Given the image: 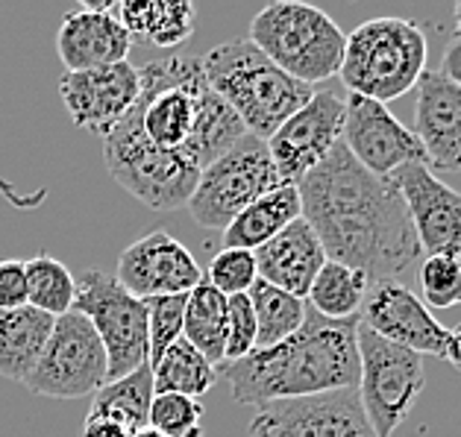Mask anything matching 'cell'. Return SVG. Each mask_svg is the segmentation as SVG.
<instances>
[{"label": "cell", "instance_id": "1", "mask_svg": "<svg viewBox=\"0 0 461 437\" xmlns=\"http://www.w3.org/2000/svg\"><path fill=\"white\" fill-rule=\"evenodd\" d=\"M297 192L303 220L318 235L326 259L356 267L370 282H400L423 259L397 188L367 174L341 141L300 179Z\"/></svg>", "mask_w": 461, "mask_h": 437}, {"label": "cell", "instance_id": "2", "mask_svg": "<svg viewBox=\"0 0 461 437\" xmlns=\"http://www.w3.org/2000/svg\"><path fill=\"white\" fill-rule=\"evenodd\" d=\"M358 317L326 320L306 308L303 326L283 343L253 350L241 361L221 364L218 376L230 382L239 406H267L350 390L358 385Z\"/></svg>", "mask_w": 461, "mask_h": 437}, {"label": "cell", "instance_id": "3", "mask_svg": "<svg viewBox=\"0 0 461 437\" xmlns=\"http://www.w3.org/2000/svg\"><path fill=\"white\" fill-rule=\"evenodd\" d=\"M203 59L209 88L227 103L250 136L267 141L314 94L312 85L291 80L250 39L212 48Z\"/></svg>", "mask_w": 461, "mask_h": 437}, {"label": "cell", "instance_id": "4", "mask_svg": "<svg viewBox=\"0 0 461 437\" xmlns=\"http://www.w3.org/2000/svg\"><path fill=\"white\" fill-rule=\"evenodd\" d=\"M426 59L429 41L418 21L370 18L347 36L339 76L350 94L388 106L420 83Z\"/></svg>", "mask_w": 461, "mask_h": 437}, {"label": "cell", "instance_id": "5", "mask_svg": "<svg viewBox=\"0 0 461 437\" xmlns=\"http://www.w3.org/2000/svg\"><path fill=\"white\" fill-rule=\"evenodd\" d=\"M250 41L303 85L332 80L344 59V30L318 6L279 0L250 21Z\"/></svg>", "mask_w": 461, "mask_h": 437}, {"label": "cell", "instance_id": "6", "mask_svg": "<svg viewBox=\"0 0 461 437\" xmlns=\"http://www.w3.org/2000/svg\"><path fill=\"white\" fill-rule=\"evenodd\" d=\"M104 162L123 192L156 211L185 206L200 176L183 153L165 150L144 136L139 100L104 136Z\"/></svg>", "mask_w": 461, "mask_h": 437}, {"label": "cell", "instance_id": "7", "mask_svg": "<svg viewBox=\"0 0 461 437\" xmlns=\"http://www.w3.org/2000/svg\"><path fill=\"white\" fill-rule=\"evenodd\" d=\"M358 402L376 437L400 429L426 388L423 355L379 338L358 323Z\"/></svg>", "mask_w": 461, "mask_h": 437}, {"label": "cell", "instance_id": "8", "mask_svg": "<svg viewBox=\"0 0 461 437\" xmlns=\"http://www.w3.org/2000/svg\"><path fill=\"white\" fill-rule=\"evenodd\" d=\"M283 185L267 144L256 136H247L223 153L197 176L194 192L188 197V215L203 229H227L247 206L258 197Z\"/></svg>", "mask_w": 461, "mask_h": 437}, {"label": "cell", "instance_id": "9", "mask_svg": "<svg viewBox=\"0 0 461 437\" xmlns=\"http://www.w3.org/2000/svg\"><path fill=\"white\" fill-rule=\"evenodd\" d=\"M95 326L106 350L109 382L130 376L148 364V306L144 299L127 294L115 276L104 271H86L77 279L74 308Z\"/></svg>", "mask_w": 461, "mask_h": 437}, {"label": "cell", "instance_id": "10", "mask_svg": "<svg viewBox=\"0 0 461 437\" xmlns=\"http://www.w3.org/2000/svg\"><path fill=\"white\" fill-rule=\"evenodd\" d=\"M106 382V350L92 323L77 311L56 317L36 367L24 379V388L48 399H83L95 397Z\"/></svg>", "mask_w": 461, "mask_h": 437}, {"label": "cell", "instance_id": "11", "mask_svg": "<svg viewBox=\"0 0 461 437\" xmlns=\"http://www.w3.org/2000/svg\"><path fill=\"white\" fill-rule=\"evenodd\" d=\"M250 437H376L358 402V390L279 399L258 406L250 425Z\"/></svg>", "mask_w": 461, "mask_h": 437}, {"label": "cell", "instance_id": "12", "mask_svg": "<svg viewBox=\"0 0 461 437\" xmlns=\"http://www.w3.org/2000/svg\"><path fill=\"white\" fill-rule=\"evenodd\" d=\"M344 132V97L330 88H321L309 97L306 106H300L271 138H267V153H271L274 167L283 183L297 185L309 171H314Z\"/></svg>", "mask_w": 461, "mask_h": 437}, {"label": "cell", "instance_id": "13", "mask_svg": "<svg viewBox=\"0 0 461 437\" xmlns=\"http://www.w3.org/2000/svg\"><path fill=\"white\" fill-rule=\"evenodd\" d=\"M358 323L391 343L447 361L449 329L438 323V317L406 282H397V279L370 282L362 311H358Z\"/></svg>", "mask_w": 461, "mask_h": 437}, {"label": "cell", "instance_id": "14", "mask_svg": "<svg viewBox=\"0 0 461 437\" xmlns=\"http://www.w3.org/2000/svg\"><path fill=\"white\" fill-rule=\"evenodd\" d=\"M341 144L367 174L388 179L402 165L426 162L418 136L376 100L350 94L344 100Z\"/></svg>", "mask_w": 461, "mask_h": 437}, {"label": "cell", "instance_id": "15", "mask_svg": "<svg viewBox=\"0 0 461 437\" xmlns=\"http://www.w3.org/2000/svg\"><path fill=\"white\" fill-rule=\"evenodd\" d=\"M115 282L136 299L188 294L203 282L197 259L171 232L153 229L121 253Z\"/></svg>", "mask_w": 461, "mask_h": 437}, {"label": "cell", "instance_id": "16", "mask_svg": "<svg viewBox=\"0 0 461 437\" xmlns=\"http://www.w3.org/2000/svg\"><path fill=\"white\" fill-rule=\"evenodd\" d=\"M409 211L423 255L461 253V194L438 179L426 162L402 165L388 176Z\"/></svg>", "mask_w": 461, "mask_h": 437}, {"label": "cell", "instance_id": "17", "mask_svg": "<svg viewBox=\"0 0 461 437\" xmlns=\"http://www.w3.org/2000/svg\"><path fill=\"white\" fill-rule=\"evenodd\" d=\"M59 94L74 127L106 136L136 106L139 68H132L130 62H118L95 71H65Z\"/></svg>", "mask_w": 461, "mask_h": 437}, {"label": "cell", "instance_id": "18", "mask_svg": "<svg viewBox=\"0 0 461 437\" xmlns=\"http://www.w3.org/2000/svg\"><path fill=\"white\" fill-rule=\"evenodd\" d=\"M414 100V136H418L429 171H461V85L441 71L426 68Z\"/></svg>", "mask_w": 461, "mask_h": 437}, {"label": "cell", "instance_id": "19", "mask_svg": "<svg viewBox=\"0 0 461 437\" xmlns=\"http://www.w3.org/2000/svg\"><path fill=\"white\" fill-rule=\"evenodd\" d=\"M253 259L262 282L285 290L291 297L306 299L314 276L326 262V253L314 229L303 218H297L267 244L253 250Z\"/></svg>", "mask_w": 461, "mask_h": 437}, {"label": "cell", "instance_id": "20", "mask_svg": "<svg viewBox=\"0 0 461 437\" xmlns=\"http://www.w3.org/2000/svg\"><path fill=\"white\" fill-rule=\"evenodd\" d=\"M130 48L132 36L112 18V13H92L86 6L65 15L56 36V53L65 71H95L127 62Z\"/></svg>", "mask_w": 461, "mask_h": 437}, {"label": "cell", "instance_id": "21", "mask_svg": "<svg viewBox=\"0 0 461 437\" xmlns=\"http://www.w3.org/2000/svg\"><path fill=\"white\" fill-rule=\"evenodd\" d=\"M303 218L300 209V192L297 185H276L247 206L239 218H235L227 229H223V250H247L253 253L262 244H267L274 235L283 232L288 223Z\"/></svg>", "mask_w": 461, "mask_h": 437}, {"label": "cell", "instance_id": "22", "mask_svg": "<svg viewBox=\"0 0 461 437\" xmlns=\"http://www.w3.org/2000/svg\"><path fill=\"white\" fill-rule=\"evenodd\" d=\"M244 136H247V129L239 120V115L206 85L203 92L197 94L194 123H191V132L179 153H183V159L188 165L203 171V167H209L215 159H221L223 153H230Z\"/></svg>", "mask_w": 461, "mask_h": 437}, {"label": "cell", "instance_id": "23", "mask_svg": "<svg viewBox=\"0 0 461 437\" xmlns=\"http://www.w3.org/2000/svg\"><path fill=\"white\" fill-rule=\"evenodd\" d=\"M53 320L32 306L0 311V376L24 382L50 338Z\"/></svg>", "mask_w": 461, "mask_h": 437}, {"label": "cell", "instance_id": "24", "mask_svg": "<svg viewBox=\"0 0 461 437\" xmlns=\"http://www.w3.org/2000/svg\"><path fill=\"white\" fill-rule=\"evenodd\" d=\"M112 18L130 32L156 48H176L185 39H191L197 21L194 4L185 0H159V4H115Z\"/></svg>", "mask_w": 461, "mask_h": 437}, {"label": "cell", "instance_id": "25", "mask_svg": "<svg viewBox=\"0 0 461 437\" xmlns=\"http://www.w3.org/2000/svg\"><path fill=\"white\" fill-rule=\"evenodd\" d=\"M153 397V370L150 364H141L130 376L115 379V382H106L100 388L92 397L88 417H106L132 434L148 425Z\"/></svg>", "mask_w": 461, "mask_h": 437}, {"label": "cell", "instance_id": "26", "mask_svg": "<svg viewBox=\"0 0 461 437\" xmlns=\"http://www.w3.org/2000/svg\"><path fill=\"white\" fill-rule=\"evenodd\" d=\"M183 338L206 358L212 367L223 364V341H227V297L212 288L206 279L185 297Z\"/></svg>", "mask_w": 461, "mask_h": 437}, {"label": "cell", "instance_id": "27", "mask_svg": "<svg viewBox=\"0 0 461 437\" xmlns=\"http://www.w3.org/2000/svg\"><path fill=\"white\" fill-rule=\"evenodd\" d=\"M370 279L341 262L326 259L306 294V306L326 320H350L362 311Z\"/></svg>", "mask_w": 461, "mask_h": 437}, {"label": "cell", "instance_id": "28", "mask_svg": "<svg viewBox=\"0 0 461 437\" xmlns=\"http://www.w3.org/2000/svg\"><path fill=\"white\" fill-rule=\"evenodd\" d=\"M153 370V394H179L188 399L206 397L218 382V370L185 338H179L162 352Z\"/></svg>", "mask_w": 461, "mask_h": 437}, {"label": "cell", "instance_id": "29", "mask_svg": "<svg viewBox=\"0 0 461 437\" xmlns=\"http://www.w3.org/2000/svg\"><path fill=\"white\" fill-rule=\"evenodd\" d=\"M256 315V350H267V346L283 343L291 338L306 320V299L291 297L285 290L256 279L253 288L247 290Z\"/></svg>", "mask_w": 461, "mask_h": 437}, {"label": "cell", "instance_id": "30", "mask_svg": "<svg viewBox=\"0 0 461 437\" xmlns=\"http://www.w3.org/2000/svg\"><path fill=\"white\" fill-rule=\"evenodd\" d=\"M27 273V306L44 311L50 317H62L74 308L77 279L59 259L39 253L24 262Z\"/></svg>", "mask_w": 461, "mask_h": 437}, {"label": "cell", "instance_id": "31", "mask_svg": "<svg viewBox=\"0 0 461 437\" xmlns=\"http://www.w3.org/2000/svg\"><path fill=\"white\" fill-rule=\"evenodd\" d=\"M420 302L426 308H456L461 306V253L423 255L418 267Z\"/></svg>", "mask_w": 461, "mask_h": 437}, {"label": "cell", "instance_id": "32", "mask_svg": "<svg viewBox=\"0 0 461 437\" xmlns=\"http://www.w3.org/2000/svg\"><path fill=\"white\" fill-rule=\"evenodd\" d=\"M185 297L188 294L144 299V306H148V350H150L148 364H156L167 346L183 338Z\"/></svg>", "mask_w": 461, "mask_h": 437}, {"label": "cell", "instance_id": "33", "mask_svg": "<svg viewBox=\"0 0 461 437\" xmlns=\"http://www.w3.org/2000/svg\"><path fill=\"white\" fill-rule=\"evenodd\" d=\"M203 408L197 399L179 394H156L150 402L148 425L165 437H203Z\"/></svg>", "mask_w": 461, "mask_h": 437}, {"label": "cell", "instance_id": "34", "mask_svg": "<svg viewBox=\"0 0 461 437\" xmlns=\"http://www.w3.org/2000/svg\"><path fill=\"white\" fill-rule=\"evenodd\" d=\"M256 279V259L247 250H221L209 264V285L223 297L247 294Z\"/></svg>", "mask_w": 461, "mask_h": 437}, {"label": "cell", "instance_id": "35", "mask_svg": "<svg viewBox=\"0 0 461 437\" xmlns=\"http://www.w3.org/2000/svg\"><path fill=\"white\" fill-rule=\"evenodd\" d=\"M256 350V315L250 297H227V341H223V364L241 361Z\"/></svg>", "mask_w": 461, "mask_h": 437}, {"label": "cell", "instance_id": "36", "mask_svg": "<svg viewBox=\"0 0 461 437\" xmlns=\"http://www.w3.org/2000/svg\"><path fill=\"white\" fill-rule=\"evenodd\" d=\"M27 306V273L24 262L4 259L0 262V311Z\"/></svg>", "mask_w": 461, "mask_h": 437}, {"label": "cell", "instance_id": "37", "mask_svg": "<svg viewBox=\"0 0 461 437\" xmlns=\"http://www.w3.org/2000/svg\"><path fill=\"white\" fill-rule=\"evenodd\" d=\"M438 71H441L449 83L461 85V39H453L447 44V50L441 56V68Z\"/></svg>", "mask_w": 461, "mask_h": 437}, {"label": "cell", "instance_id": "38", "mask_svg": "<svg viewBox=\"0 0 461 437\" xmlns=\"http://www.w3.org/2000/svg\"><path fill=\"white\" fill-rule=\"evenodd\" d=\"M83 437H132V434L123 429V425L112 423L106 417H86Z\"/></svg>", "mask_w": 461, "mask_h": 437}, {"label": "cell", "instance_id": "39", "mask_svg": "<svg viewBox=\"0 0 461 437\" xmlns=\"http://www.w3.org/2000/svg\"><path fill=\"white\" fill-rule=\"evenodd\" d=\"M447 361L453 364L456 370H461V323L449 329V338H447Z\"/></svg>", "mask_w": 461, "mask_h": 437}, {"label": "cell", "instance_id": "40", "mask_svg": "<svg viewBox=\"0 0 461 437\" xmlns=\"http://www.w3.org/2000/svg\"><path fill=\"white\" fill-rule=\"evenodd\" d=\"M132 437H165V434H162V432H156L153 425H144V429L132 432Z\"/></svg>", "mask_w": 461, "mask_h": 437}, {"label": "cell", "instance_id": "41", "mask_svg": "<svg viewBox=\"0 0 461 437\" xmlns=\"http://www.w3.org/2000/svg\"><path fill=\"white\" fill-rule=\"evenodd\" d=\"M453 21H456V39H461V0L453 6Z\"/></svg>", "mask_w": 461, "mask_h": 437}]
</instances>
